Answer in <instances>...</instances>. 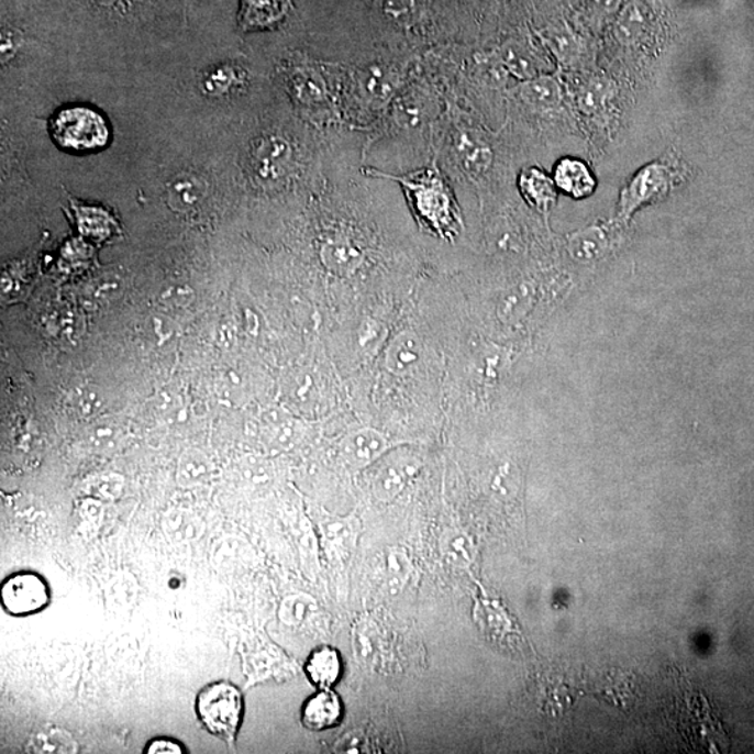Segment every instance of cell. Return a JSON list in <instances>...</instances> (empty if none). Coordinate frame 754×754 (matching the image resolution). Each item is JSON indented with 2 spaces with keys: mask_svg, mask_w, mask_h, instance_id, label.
<instances>
[{
  "mask_svg": "<svg viewBox=\"0 0 754 754\" xmlns=\"http://www.w3.org/2000/svg\"><path fill=\"white\" fill-rule=\"evenodd\" d=\"M3 612L12 618H29L44 612L53 602V590L43 575L33 570L14 572L0 586Z\"/></svg>",
  "mask_w": 754,
  "mask_h": 754,
  "instance_id": "obj_4",
  "label": "cell"
},
{
  "mask_svg": "<svg viewBox=\"0 0 754 754\" xmlns=\"http://www.w3.org/2000/svg\"><path fill=\"white\" fill-rule=\"evenodd\" d=\"M520 97L536 108H554L559 104L562 91L552 77H536L520 87Z\"/></svg>",
  "mask_w": 754,
  "mask_h": 754,
  "instance_id": "obj_14",
  "label": "cell"
},
{
  "mask_svg": "<svg viewBox=\"0 0 754 754\" xmlns=\"http://www.w3.org/2000/svg\"><path fill=\"white\" fill-rule=\"evenodd\" d=\"M304 674L314 688L332 689L341 676V659L337 650L332 647L314 650L304 664Z\"/></svg>",
  "mask_w": 754,
  "mask_h": 754,
  "instance_id": "obj_10",
  "label": "cell"
},
{
  "mask_svg": "<svg viewBox=\"0 0 754 754\" xmlns=\"http://www.w3.org/2000/svg\"><path fill=\"white\" fill-rule=\"evenodd\" d=\"M669 174L663 165H650L634 177L629 188L623 190L621 200V214L630 215L640 206L647 203L668 189Z\"/></svg>",
  "mask_w": 754,
  "mask_h": 754,
  "instance_id": "obj_6",
  "label": "cell"
},
{
  "mask_svg": "<svg viewBox=\"0 0 754 754\" xmlns=\"http://www.w3.org/2000/svg\"><path fill=\"white\" fill-rule=\"evenodd\" d=\"M343 706L332 689L320 690L309 697L302 707V725L309 731L320 732L340 724Z\"/></svg>",
  "mask_w": 754,
  "mask_h": 754,
  "instance_id": "obj_7",
  "label": "cell"
},
{
  "mask_svg": "<svg viewBox=\"0 0 754 754\" xmlns=\"http://www.w3.org/2000/svg\"><path fill=\"white\" fill-rule=\"evenodd\" d=\"M459 153H462V158L467 168L473 170H485L489 167L490 159V148L485 146L479 141H473L467 136L463 138L462 146H459Z\"/></svg>",
  "mask_w": 754,
  "mask_h": 754,
  "instance_id": "obj_17",
  "label": "cell"
},
{
  "mask_svg": "<svg viewBox=\"0 0 754 754\" xmlns=\"http://www.w3.org/2000/svg\"><path fill=\"white\" fill-rule=\"evenodd\" d=\"M594 7H596L599 12L612 13L621 4V0H592Z\"/></svg>",
  "mask_w": 754,
  "mask_h": 754,
  "instance_id": "obj_22",
  "label": "cell"
},
{
  "mask_svg": "<svg viewBox=\"0 0 754 754\" xmlns=\"http://www.w3.org/2000/svg\"><path fill=\"white\" fill-rule=\"evenodd\" d=\"M71 209L75 210L77 224L82 234L106 240L117 229L115 220L104 209L79 204L77 201H71Z\"/></svg>",
  "mask_w": 754,
  "mask_h": 754,
  "instance_id": "obj_13",
  "label": "cell"
},
{
  "mask_svg": "<svg viewBox=\"0 0 754 754\" xmlns=\"http://www.w3.org/2000/svg\"><path fill=\"white\" fill-rule=\"evenodd\" d=\"M519 186L524 199L535 209L545 211L556 200V185L539 168L524 169L520 175Z\"/></svg>",
  "mask_w": 754,
  "mask_h": 754,
  "instance_id": "obj_12",
  "label": "cell"
},
{
  "mask_svg": "<svg viewBox=\"0 0 754 754\" xmlns=\"http://www.w3.org/2000/svg\"><path fill=\"white\" fill-rule=\"evenodd\" d=\"M289 8L291 0H242L240 27L246 33L274 29L286 19Z\"/></svg>",
  "mask_w": 754,
  "mask_h": 754,
  "instance_id": "obj_8",
  "label": "cell"
},
{
  "mask_svg": "<svg viewBox=\"0 0 754 754\" xmlns=\"http://www.w3.org/2000/svg\"><path fill=\"white\" fill-rule=\"evenodd\" d=\"M195 712L206 732L226 745H234L244 722V695L229 680L211 681L196 696Z\"/></svg>",
  "mask_w": 754,
  "mask_h": 754,
  "instance_id": "obj_2",
  "label": "cell"
},
{
  "mask_svg": "<svg viewBox=\"0 0 754 754\" xmlns=\"http://www.w3.org/2000/svg\"><path fill=\"white\" fill-rule=\"evenodd\" d=\"M648 25L647 9L642 3H630L619 15L614 25V35L624 44L634 43L644 34Z\"/></svg>",
  "mask_w": 754,
  "mask_h": 754,
  "instance_id": "obj_15",
  "label": "cell"
},
{
  "mask_svg": "<svg viewBox=\"0 0 754 754\" xmlns=\"http://www.w3.org/2000/svg\"><path fill=\"white\" fill-rule=\"evenodd\" d=\"M209 185L198 174L178 175L168 184L167 198L170 209L179 213H190L200 208L208 198Z\"/></svg>",
  "mask_w": 754,
  "mask_h": 754,
  "instance_id": "obj_9",
  "label": "cell"
},
{
  "mask_svg": "<svg viewBox=\"0 0 754 754\" xmlns=\"http://www.w3.org/2000/svg\"><path fill=\"white\" fill-rule=\"evenodd\" d=\"M555 185L573 198H586L594 192L596 179L585 163L578 159H562L555 168Z\"/></svg>",
  "mask_w": 754,
  "mask_h": 754,
  "instance_id": "obj_11",
  "label": "cell"
},
{
  "mask_svg": "<svg viewBox=\"0 0 754 754\" xmlns=\"http://www.w3.org/2000/svg\"><path fill=\"white\" fill-rule=\"evenodd\" d=\"M370 177L385 178L399 182L410 203L412 213L420 221L423 229L432 234L453 240L462 225L458 206L446 180L435 168L415 170L408 175L381 173L377 169H366Z\"/></svg>",
  "mask_w": 754,
  "mask_h": 754,
  "instance_id": "obj_1",
  "label": "cell"
},
{
  "mask_svg": "<svg viewBox=\"0 0 754 754\" xmlns=\"http://www.w3.org/2000/svg\"><path fill=\"white\" fill-rule=\"evenodd\" d=\"M250 165L253 177L262 184H276L291 173L293 148L286 137H262L253 144Z\"/></svg>",
  "mask_w": 754,
  "mask_h": 754,
  "instance_id": "obj_5",
  "label": "cell"
},
{
  "mask_svg": "<svg viewBox=\"0 0 754 754\" xmlns=\"http://www.w3.org/2000/svg\"><path fill=\"white\" fill-rule=\"evenodd\" d=\"M242 71L234 66H220L211 71L204 79V89L213 96L226 95V92L240 89L242 86Z\"/></svg>",
  "mask_w": 754,
  "mask_h": 754,
  "instance_id": "obj_16",
  "label": "cell"
},
{
  "mask_svg": "<svg viewBox=\"0 0 754 754\" xmlns=\"http://www.w3.org/2000/svg\"><path fill=\"white\" fill-rule=\"evenodd\" d=\"M49 132L62 149L77 154L100 152L111 142L107 118L87 106L60 108L51 118Z\"/></svg>",
  "mask_w": 754,
  "mask_h": 754,
  "instance_id": "obj_3",
  "label": "cell"
},
{
  "mask_svg": "<svg viewBox=\"0 0 754 754\" xmlns=\"http://www.w3.org/2000/svg\"><path fill=\"white\" fill-rule=\"evenodd\" d=\"M143 753L184 754L188 753V751H186L184 743L179 742L178 740H173V738L169 736H157L153 738V740H149L146 743V746L143 749Z\"/></svg>",
  "mask_w": 754,
  "mask_h": 754,
  "instance_id": "obj_19",
  "label": "cell"
},
{
  "mask_svg": "<svg viewBox=\"0 0 754 754\" xmlns=\"http://www.w3.org/2000/svg\"><path fill=\"white\" fill-rule=\"evenodd\" d=\"M504 65L509 67L515 76L531 79L535 74L536 67L534 60L526 55L525 51L520 46L511 45L504 49L503 53Z\"/></svg>",
  "mask_w": 754,
  "mask_h": 754,
  "instance_id": "obj_18",
  "label": "cell"
},
{
  "mask_svg": "<svg viewBox=\"0 0 754 754\" xmlns=\"http://www.w3.org/2000/svg\"><path fill=\"white\" fill-rule=\"evenodd\" d=\"M551 41L552 45H554V48L556 49V53H559L563 58H570V56L575 54V40H573L572 35L566 33V31H557V33L552 35Z\"/></svg>",
  "mask_w": 754,
  "mask_h": 754,
  "instance_id": "obj_21",
  "label": "cell"
},
{
  "mask_svg": "<svg viewBox=\"0 0 754 754\" xmlns=\"http://www.w3.org/2000/svg\"><path fill=\"white\" fill-rule=\"evenodd\" d=\"M102 8H113L118 3V0H92Z\"/></svg>",
  "mask_w": 754,
  "mask_h": 754,
  "instance_id": "obj_23",
  "label": "cell"
},
{
  "mask_svg": "<svg viewBox=\"0 0 754 754\" xmlns=\"http://www.w3.org/2000/svg\"><path fill=\"white\" fill-rule=\"evenodd\" d=\"M603 89L601 85H590L587 86L585 90L581 91L578 102L583 110L588 112H594L601 106Z\"/></svg>",
  "mask_w": 754,
  "mask_h": 754,
  "instance_id": "obj_20",
  "label": "cell"
}]
</instances>
